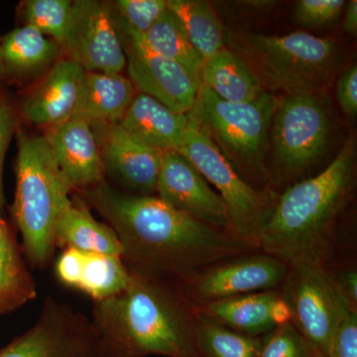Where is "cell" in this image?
Instances as JSON below:
<instances>
[{"label": "cell", "mask_w": 357, "mask_h": 357, "mask_svg": "<svg viewBox=\"0 0 357 357\" xmlns=\"http://www.w3.org/2000/svg\"><path fill=\"white\" fill-rule=\"evenodd\" d=\"M129 279L130 272L121 256L84 252L77 290L98 302L122 292Z\"/></svg>", "instance_id": "obj_27"}, {"label": "cell", "mask_w": 357, "mask_h": 357, "mask_svg": "<svg viewBox=\"0 0 357 357\" xmlns=\"http://www.w3.org/2000/svg\"><path fill=\"white\" fill-rule=\"evenodd\" d=\"M279 291L237 296L196 307L197 312L234 332L259 337L273 331L271 307Z\"/></svg>", "instance_id": "obj_21"}, {"label": "cell", "mask_w": 357, "mask_h": 357, "mask_svg": "<svg viewBox=\"0 0 357 357\" xmlns=\"http://www.w3.org/2000/svg\"><path fill=\"white\" fill-rule=\"evenodd\" d=\"M129 272L122 292L93 302L91 323L102 356L199 357L196 307L180 282Z\"/></svg>", "instance_id": "obj_2"}, {"label": "cell", "mask_w": 357, "mask_h": 357, "mask_svg": "<svg viewBox=\"0 0 357 357\" xmlns=\"http://www.w3.org/2000/svg\"><path fill=\"white\" fill-rule=\"evenodd\" d=\"M70 0H28L22 4L25 24L32 26L62 48L69 26Z\"/></svg>", "instance_id": "obj_29"}, {"label": "cell", "mask_w": 357, "mask_h": 357, "mask_svg": "<svg viewBox=\"0 0 357 357\" xmlns=\"http://www.w3.org/2000/svg\"><path fill=\"white\" fill-rule=\"evenodd\" d=\"M277 103L270 91L252 102H227L201 84L188 114L208 133L239 175L243 172L261 189L271 190L266 157Z\"/></svg>", "instance_id": "obj_5"}, {"label": "cell", "mask_w": 357, "mask_h": 357, "mask_svg": "<svg viewBox=\"0 0 357 357\" xmlns=\"http://www.w3.org/2000/svg\"><path fill=\"white\" fill-rule=\"evenodd\" d=\"M63 49L32 26L15 28L0 38V65L8 81L44 72L60 59Z\"/></svg>", "instance_id": "obj_20"}, {"label": "cell", "mask_w": 357, "mask_h": 357, "mask_svg": "<svg viewBox=\"0 0 357 357\" xmlns=\"http://www.w3.org/2000/svg\"><path fill=\"white\" fill-rule=\"evenodd\" d=\"M45 137L73 191H86L105 181L102 149L88 121L72 116L49 128Z\"/></svg>", "instance_id": "obj_15"}, {"label": "cell", "mask_w": 357, "mask_h": 357, "mask_svg": "<svg viewBox=\"0 0 357 357\" xmlns=\"http://www.w3.org/2000/svg\"><path fill=\"white\" fill-rule=\"evenodd\" d=\"M286 263L262 251H252L204 268L178 281L195 307L208 303L279 291L288 274Z\"/></svg>", "instance_id": "obj_10"}, {"label": "cell", "mask_w": 357, "mask_h": 357, "mask_svg": "<svg viewBox=\"0 0 357 357\" xmlns=\"http://www.w3.org/2000/svg\"><path fill=\"white\" fill-rule=\"evenodd\" d=\"M328 357H357V310H349L340 319Z\"/></svg>", "instance_id": "obj_34"}, {"label": "cell", "mask_w": 357, "mask_h": 357, "mask_svg": "<svg viewBox=\"0 0 357 357\" xmlns=\"http://www.w3.org/2000/svg\"><path fill=\"white\" fill-rule=\"evenodd\" d=\"M122 246L129 269L181 281L234 256L257 251L232 232L176 210L157 196H138L103 182L83 191Z\"/></svg>", "instance_id": "obj_1"}, {"label": "cell", "mask_w": 357, "mask_h": 357, "mask_svg": "<svg viewBox=\"0 0 357 357\" xmlns=\"http://www.w3.org/2000/svg\"><path fill=\"white\" fill-rule=\"evenodd\" d=\"M332 270L338 287L347 302L352 307L357 309V272L356 268L342 267V269Z\"/></svg>", "instance_id": "obj_36"}, {"label": "cell", "mask_w": 357, "mask_h": 357, "mask_svg": "<svg viewBox=\"0 0 357 357\" xmlns=\"http://www.w3.org/2000/svg\"><path fill=\"white\" fill-rule=\"evenodd\" d=\"M271 319L276 328L292 323V312L281 293L272 304Z\"/></svg>", "instance_id": "obj_37"}, {"label": "cell", "mask_w": 357, "mask_h": 357, "mask_svg": "<svg viewBox=\"0 0 357 357\" xmlns=\"http://www.w3.org/2000/svg\"><path fill=\"white\" fill-rule=\"evenodd\" d=\"M55 243L56 248L122 257L121 241L114 229L96 220L84 202L73 199L56 225Z\"/></svg>", "instance_id": "obj_22"}, {"label": "cell", "mask_w": 357, "mask_h": 357, "mask_svg": "<svg viewBox=\"0 0 357 357\" xmlns=\"http://www.w3.org/2000/svg\"><path fill=\"white\" fill-rule=\"evenodd\" d=\"M110 6L117 29L144 35L166 10L167 0H117Z\"/></svg>", "instance_id": "obj_30"}, {"label": "cell", "mask_w": 357, "mask_h": 357, "mask_svg": "<svg viewBox=\"0 0 357 357\" xmlns=\"http://www.w3.org/2000/svg\"><path fill=\"white\" fill-rule=\"evenodd\" d=\"M93 129L105 171L133 195L154 196L163 152L136 139L119 124Z\"/></svg>", "instance_id": "obj_16"}, {"label": "cell", "mask_w": 357, "mask_h": 357, "mask_svg": "<svg viewBox=\"0 0 357 357\" xmlns=\"http://www.w3.org/2000/svg\"><path fill=\"white\" fill-rule=\"evenodd\" d=\"M136 95L135 86L121 74L86 72L74 116L93 128L119 124Z\"/></svg>", "instance_id": "obj_19"}, {"label": "cell", "mask_w": 357, "mask_h": 357, "mask_svg": "<svg viewBox=\"0 0 357 357\" xmlns=\"http://www.w3.org/2000/svg\"><path fill=\"white\" fill-rule=\"evenodd\" d=\"M332 132L330 112L319 93L288 95L277 103L271 144L282 178L302 175L325 153Z\"/></svg>", "instance_id": "obj_8"}, {"label": "cell", "mask_w": 357, "mask_h": 357, "mask_svg": "<svg viewBox=\"0 0 357 357\" xmlns=\"http://www.w3.org/2000/svg\"><path fill=\"white\" fill-rule=\"evenodd\" d=\"M119 126L136 139L159 151L180 152L184 145L189 117L139 93L134 98Z\"/></svg>", "instance_id": "obj_18"}, {"label": "cell", "mask_w": 357, "mask_h": 357, "mask_svg": "<svg viewBox=\"0 0 357 357\" xmlns=\"http://www.w3.org/2000/svg\"><path fill=\"white\" fill-rule=\"evenodd\" d=\"M37 288L22 246L0 215V317L36 299Z\"/></svg>", "instance_id": "obj_23"}, {"label": "cell", "mask_w": 357, "mask_h": 357, "mask_svg": "<svg viewBox=\"0 0 357 357\" xmlns=\"http://www.w3.org/2000/svg\"><path fill=\"white\" fill-rule=\"evenodd\" d=\"M259 357H314V351L290 323L263 335Z\"/></svg>", "instance_id": "obj_31"}, {"label": "cell", "mask_w": 357, "mask_h": 357, "mask_svg": "<svg viewBox=\"0 0 357 357\" xmlns=\"http://www.w3.org/2000/svg\"><path fill=\"white\" fill-rule=\"evenodd\" d=\"M344 0H301L295 6V18L305 26H326L340 18Z\"/></svg>", "instance_id": "obj_32"}, {"label": "cell", "mask_w": 357, "mask_h": 357, "mask_svg": "<svg viewBox=\"0 0 357 357\" xmlns=\"http://www.w3.org/2000/svg\"><path fill=\"white\" fill-rule=\"evenodd\" d=\"M6 79L4 77L3 70H2L1 65H0V93L6 91Z\"/></svg>", "instance_id": "obj_39"}, {"label": "cell", "mask_w": 357, "mask_h": 357, "mask_svg": "<svg viewBox=\"0 0 357 357\" xmlns=\"http://www.w3.org/2000/svg\"><path fill=\"white\" fill-rule=\"evenodd\" d=\"M314 357H328L325 354H319V352L314 351Z\"/></svg>", "instance_id": "obj_40"}, {"label": "cell", "mask_w": 357, "mask_h": 357, "mask_svg": "<svg viewBox=\"0 0 357 357\" xmlns=\"http://www.w3.org/2000/svg\"><path fill=\"white\" fill-rule=\"evenodd\" d=\"M356 142L347 141L318 175L294 183L277 198L261 236L259 250L291 266L330 264L338 220L352 196Z\"/></svg>", "instance_id": "obj_3"}, {"label": "cell", "mask_w": 357, "mask_h": 357, "mask_svg": "<svg viewBox=\"0 0 357 357\" xmlns=\"http://www.w3.org/2000/svg\"><path fill=\"white\" fill-rule=\"evenodd\" d=\"M17 128V110L6 91L0 93V215H4L3 166L9 143Z\"/></svg>", "instance_id": "obj_33"}, {"label": "cell", "mask_w": 357, "mask_h": 357, "mask_svg": "<svg viewBox=\"0 0 357 357\" xmlns=\"http://www.w3.org/2000/svg\"><path fill=\"white\" fill-rule=\"evenodd\" d=\"M241 51L264 91L288 95L318 93L328 83L337 58V43L307 32L283 36L251 34Z\"/></svg>", "instance_id": "obj_6"}, {"label": "cell", "mask_w": 357, "mask_h": 357, "mask_svg": "<svg viewBox=\"0 0 357 357\" xmlns=\"http://www.w3.org/2000/svg\"><path fill=\"white\" fill-rule=\"evenodd\" d=\"M0 357H102L91 319L48 297L36 323L0 351Z\"/></svg>", "instance_id": "obj_11"}, {"label": "cell", "mask_w": 357, "mask_h": 357, "mask_svg": "<svg viewBox=\"0 0 357 357\" xmlns=\"http://www.w3.org/2000/svg\"><path fill=\"white\" fill-rule=\"evenodd\" d=\"M280 293L292 312V324L312 351L328 356L335 328L351 306L332 270L318 263L289 266Z\"/></svg>", "instance_id": "obj_9"}, {"label": "cell", "mask_w": 357, "mask_h": 357, "mask_svg": "<svg viewBox=\"0 0 357 357\" xmlns=\"http://www.w3.org/2000/svg\"><path fill=\"white\" fill-rule=\"evenodd\" d=\"M119 34L126 56L128 79L135 89L174 112L189 114L196 102L199 79L183 66L149 50L133 35L121 31Z\"/></svg>", "instance_id": "obj_13"}, {"label": "cell", "mask_w": 357, "mask_h": 357, "mask_svg": "<svg viewBox=\"0 0 357 357\" xmlns=\"http://www.w3.org/2000/svg\"><path fill=\"white\" fill-rule=\"evenodd\" d=\"M262 337L234 332L197 312L196 344L199 357H259Z\"/></svg>", "instance_id": "obj_28"}, {"label": "cell", "mask_w": 357, "mask_h": 357, "mask_svg": "<svg viewBox=\"0 0 357 357\" xmlns=\"http://www.w3.org/2000/svg\"><path fill=\"white\" fill-rule=\"evenodd\" d=\"M73 190L44 136L18 134L16 190L11 213L31 268L43 269L55 255L56 225L72 203Z\"/></svg>", "instance_id": "obj_4"}, {"label": "cell", "mask_w": 357, "mask_h": 357, "mask_svg": "<svg viewBox=\"0 0 357 357\" xmlns=\"http://www.w3.org/2000/svg\"><path fill=\"white\" fill-rule=\"evenodd\" d=\"M204 63L225 48L222 21L210 3L199 0H167Z\"/></svg>", "instance_id": "obj_25"}, {"label": "cell", "mask_w": 357, "mask_h": 357, "mask_svg": "<svg viewBox=\"0 0 357 357\" xmlns=\"http://www.w3.org/2000/svg\"><path fill=\"white\" fill-rule=\"evenodd\" d=\"M156 192L158 198L176 210L211 227L232 232L229 213L220 195L178 152L162 153Z\"/></svg>", "instance_id": "obj_14"}, {"label": "cell", "mask_w": 357, "mask_h": 357, "mask_svg": "<svg viewBox=\"0 0 357 357\" xmlns=\"http://www.w3.org/2000/svg\"><path fill=\"white\" fill-rule=\"evenodd\" d=\"M63 52L88 73L121 74L126 56L110 4L96 0L73 2Z\"/></svg>", "instance_id": "obj_12"}, {"label": "cell", "mask_w": 357, "mask_h": 357, "mask_svg": "<svg viewBox=\"0 0 357 357\" xmlns=\"http://www.w3.org/2000/svg\"><path fill=\"white\" fill-rule=\"evenodd\" d=\"M86 70L70 58L59 59L21 103V114L35 126H52L74 116Z\"/></svg>", "instance_id": "obj_17"}, {"label": "cell", "mask_w": 357, "mask_h": 357, "mask_svg": "<svg viewBox=\"0 0 357 357\" xmlns=\"http://www.w3.org/2000/svg\"><path fill=\"white\" fill-rule=\"evenodd\" d=\"M201 84L229 102H252L266 91L245 61L227 48L204 63Z\"/></svg>", "instance_id": "obj_24"}, {"label": "cell", "mask_w": 357, "mask_h": 357, "mask_svg": "<svg viewBox=\"0 0 357 357\" xmlns=\"http://www.w3.org/2000/svg\"><path fill=\"white\" fill-rule=\"evenodd\" d=\"M189 126L180 152L208 184L217 189L227 208L231 231L259 250L260 236L278 195L249 184L236 172L208 133L189 114Z\"/></svg>", "instance_id": "obj_7"}, {"label": "cell", "mask_w": 357, "mask_h": 357, "mask_svg": "<svg viewBox=\"0 0 357 357\" xmlns=\"http://www.w3.org/2000/svg\"><path fill=\"white\" fill-rule=\"evenodd\" d=\"M119 31L126 32L122 30ZM131 35L139 40L149 50L185 67L201 82L203 59L192 47L182 23L178 20L177 16L168 9V6L159 20L144 35Z\"/></svg>", "instance_id": "obj_26"}, {"label": "cell", "mask_w": 357, "mask_h": 357, "mask_svg": "<svg viewBox=\"0 0 357 357\" xmlns=\"http://www.w3.org/2000/svg\"><path fill=\"white\" fill-rule=\"evenodd\" d=\"M337 98L345 114L351 119L357 115V68L352 66L338 79Z\"/></svg>", "instance_id": "obj_35"}, {"label": "cell", "mask_w": 357, "mask_h": 357, "mask_svg": "<svg viewBox=\"0 0 357 357\" xmlns=\"http://www.w3.org/2000/svg\"><path fill=\"white\" fill-rule=\"evenodd\" d=\"M344 31L349 34L356 35L357 32V1L351 0L345 8L344 20Z\"/></svg>", "instance_id": "obj_38"}]
</instances>
